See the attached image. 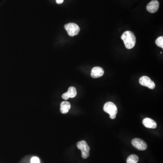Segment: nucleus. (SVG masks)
<instances>
[{
	"instance_id": "obj_1",
	"label": "nucleus",
	"mask_w": 163,
	"mask_h": 163,
	"mask_svg": "<svg viewBox=\"0 0 163 163\" xmlns=\"http://www.w3.org/2000/svg\"><path fill=\"white\" fill-rule=\"evenodd\" d=\"M125 47L128 49H132L136 43V38L134 33L130 31L124 32L121 36Z\"/></svg>"
},
{
	"instance_id": "obj_2",
	"label": "nucleus",
	"mask_w": 163,
	"mask_h": 163,
	"mask_svg": "<svg viewBox=\"0 0 163 163\" xmlns=\"http://www.w3.org/2000/svg\"><path fill=\"white\" fill-rule=\"evenodd\" d=\"M103 110L105 112L109 114L112 119H114L117 113V108L116 105L111 102H107L104 105Z\"/></svg>"
},
{
	"instance_id": "obj_3",
	"label": "nucleus",
	"mask_w": 163,
	"mask_h": 163,
	"mask_svg": "<svg viewBox=\"0 0 163 163\" xmlns=\"http://www.w3.org/2000/svg\"><path fill=\"white\" fill-rule=\"evenodd\" d=\"M77 146L78 149L81 150L82 158L86 159L89 156L90 148L86 142L84 141H80L78 142Z\"/></svg>"
},
{
	"instance_id": "obj_4",
	"label": "nucleus",
	"mask_w": 163,
	"mask_h": 163,
	"mask_svg": "<svg viewBox=\"0 0 163 163\" xmlns=\"http://www.w3.org/2000/svg\"><path fill=\"white\" fill-rule=\"evenodd\" d=\"M64 28L68 32V35L70 36H76L79 33L80 30L78 25L74 23H70L65 25Z\"/></svg>"
},
{
	"instance_id": "obj_5",
	"label": "nucleus",
	"mask_w": 163,
	"mask_h": 163,
	"mask_svg": "<svg viewBox=\"0 0 163 163\" xmlns=\"http://www.w3.org/2000/svg\"><path fill=\"white\" fill-rule=\"evenodd\" d=\"M131 144L135 148L140 150H145L147 148V145L145 141L139 139L134 138L131 141Z\"/></svg>"
},
{
	"instance_id": "obj_6",
	"label": "nucleus",
	"mask_w": 163,
	"mask_h": 163,
	"mask_svg": "<svg viewBox=\"0 0 163 163\" xmlns=\"http://www.w3.org/2000/svg\"><path fill=\"white\" fill-rule=\"evenodd\" d=\"M139 82L142 86L148 87L150 89H153L155 87V83L148 77L144 76L139 79Z\"/></svg>"
},
{
	"instance_id": "obj_7",
	"label": "nucleus",
	"mask_w": 163,
	"mask_h": 163,
	"mask_svg": "<svg viewBox=\"0 0 163 163\" xmlns=\"http://www.w3.org/2000/svg\"><path fill=\"white\" fill-rule=\"evenodd\" d=\"M159 8V2L157 0H153L150 2L146 6V9L149 12L154 13L157 11Z\"/></svg>"
},
{
	"instance_id": "obj_8",
	"label": "nucleus",
	"mask_w": 163,
	"mask_h": 163,
	"mask_svg": "<svg viewBox=\"0 0 163 163\" xmlns=\"http://www.w3.org/2000/svg\"><path fill=\"white\" fill-rule=\"evenodd\" d=\"M104 74V70L102 68L100 67H95L92 69L91 75L93 78H96L102 76Z\"/></svg>"
},
{
	"instance_id": "obj_9",
	"label": "nucleus",
	"mask_w": 163,
	"mask_h": 163,
	"mask_svg": "<svg viewBox=\"0 0 163 163\" xmlns=\"http://www.w3.org/2000/svg\"><path fill=\"white\" fill-rule=\"evenodd\" d=\"M143 124L148 128L155 129L157 127V123L151 118H146L143 120Z\"/></svg>"
},
{
	"instance_id": "obj_10",
	"label": "nucleus",
	"mask_w": 163,
	"mask_h": 163,
	"mask_svg": "<svg viewBox=\"0 0 163 163\" xmlns=\"http://www.w3.org/2000/svg\"><path fill=\"white\" fill-rule=\"evenodd\" d=\"M71 108V104L67 101H63L60 104V111L62 113L66 114L69 112Z\"/></svg>"
},
{
	"instance_id": "obj_11",
	"label": "nucleus",
	"mask_w": 163,
	"mask_h": 163,
	"mask_svg": "<svg viewBox=\"0 0 163 163\" xmlns=\"http://www.w3.org/2000/svg\"><path fill=\"white\" fill-rule=\"evenodd\" d=\"M139 161V158L135 154L130 155L127 160V163H137Z\"/></svg>"
},
{
	"instance_id": "obj_12",
	"label": "nucleus",
	"mask_w": 163,
	"mask_h": 163,
	"mask_svg": "<svg viewBox=\"0 0 163 163\" xmlns=\"http://www.w3.org/2000/svg\"><path fill=\"white\" fill-rule=\"evenodd\" d=\"M69 95L70 98H74L76 96L77 93L76 89L74 87H70L69 88L68 92H67Z\"/></svg>"
},
{
	"instance_id": "obj_13",
	"label": "nucleus",
	"mask_w": 163,
	"mask_h": 163,
	"mask_svg": "<svg viewBox=\"0 0 163 163\" xmlns=\"http://www.w3.org/2000/svg\"><path fill=\"white\" fill-rule=\"evenodd\" d=\"M156 45L159 47H161L162 49L163 48V37L160 36L158 37L155 41Z\"/></svg>"
},
{
	"instance_id": "obj_14",
	"label": "nucleus",
	"mask_w": 163,
	"mask_h": 163,
	"mask_svg": "<svg viewBox=\"0 0 163 163\" xmlns=\"http://www.w3.org/2000/svg\"><path fill=\"white\" fill-rule=\"evenodd\" d=\"M31 163H40V159L37 157H32L31 159Z\"/></svg>"
},
{
	"instance_id": "obj_15",
	"label": "nucleus",
	"mask_w": 163,
	"mask_h": 163,
	"mask_svg": "<svg viewBox=\"0 0 163 163\" xmlns=\"http://www.w3.org/2000/svg\"><path fill=\"white\" fill-rule=\"evenodd\" d=\"M62 98H63L64 100H68L70 98V97H69V95H68V93L67 92L66 93H64L62 95Z\"/></svg>"
},
{
	"instance_id": "obj_16",
	"label": "nucleus",
	"mask_w": 163,
	"mask_h": 163,
	"mask_svg": "<svg viewBox=\"0 0 163 163\" xmlns=\"http://www.w3.org/2000/svg\"><path fill=\"white\" fill-rule=\"evenodd\" d=\"M56 1L57 3L59 4L63 3V0H56Z\"/></svg>"
}]
</instances>
